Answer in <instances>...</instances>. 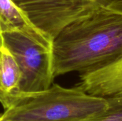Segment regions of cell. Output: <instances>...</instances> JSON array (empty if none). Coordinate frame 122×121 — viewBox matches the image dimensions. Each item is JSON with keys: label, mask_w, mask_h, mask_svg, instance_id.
Returning a JSON list of instances; mask_svg holds the SVG:
<instances>
[{"label": "cell", "mask_w": 122, "mask_h": 121, "mask_svg": "<svg viewBox=\"0 0 122 121\" xmlns=\"http://www.w3.org/2000/svg\"><path fill=\"white\" fill-rule=\"evenodd\" d=\"M54 76H80L107 67L122 57V14L94 3L67 24L52 41Z\"/></svg>", "instance_id": "6da1fadb"}, {"label": "cell", "mask_w": 122, "mask_h": 121, "mask_svg": "<svg viewBox=\"0 0 122 121\" xmlns=\"http://www.w3.org/2000/svg\"><path fill=\"white\" fill-rule=\"evenodd\" d=\"M77 86L94 96L122 98V57L100 70L80 76Z\"/></svg>", "instance_id": "5b68a950"}, {"label": "cell", "mask_w": 122, "mask_h": 121, "mask_svg": "<svg viewBox=\"0 0 122 121\" xmlns=\"http://www.w3.org/2000/svg\"><path fill=\"white\" fill-rule=\"evenodd\" d=\"M0 22L3 31H20L39 44L52 46V42L29 21L11 0H0Z\"/></svg>", "instance_id": "8992f818"}, {"label": "cell", "mask_w": 122, "mask_h": 121, "mask_svg": "<svg viewBox=\"0 0 122 121\" xmlns=\"http://www.w3.org/2000/svg\"><path fill=\"white\" fill-rule=\"evenodd\" d=\"M94 1L95 4L101 6L122 14V0H94Z\"/></svg>", "instance_id": "9c48e42d"}, {"label": "cell", "mask_w": 122, "mask_h": 121, "mask_svg": "<svg viewBox=\"0 0 122 121\" xmlns=\"http://www.w3.org/2000/svg\"><path fill=\"white\" fill-rule=\"evenodd\" d=\"M51 42L67 24L86 12L94 0H11Z\"/></svg>", "instance_id": "277c9868"}, {"label": "cell", "mask_w": 122, "mask_h": 121, "mask_svg": "<svg viewBox=\"0 0 122 121\" xmlns=\"http://www.w3.org/2000/svg\"><path fill=\"white\" fill-rule=\"evenodd\" d=\"M109 101L90 95L77 86L52 84L32 93H20L0 118L8 121H88L104 113Z\"/></svg>", "instance_id": "7a4b0ae2"}, {"label": "cell", "mask_w": 122, "mask_h": 121, "mask_svg": "<svg viewBox=\"0 0 122 121\" xmlns=\"http://www.w3.org/2000/svg\"><path fill=\"white\" fill-rule=\"evenodd\" d=\"M0 121H5V120H3V119H1V118H0Z\"/></svg>", "instance_id": "8fae6325"}, {"label": "cell", "mask_w": 122, "mask_h": 121, "mask_svg": "<svg viewBox=\"0 0 122 121\" xmlns=\"http://www.w3.org/2000/svg\"><path fill=\"white\" fill-rule=\"evenodd\" d=\"M4 46L16 60L21 74L19 91L32 93L45 91L54 79L52 46L36 42L20 31H3Z\"/></svg>", "instance_id": "3957f363"}, {"label": "cell", "mask_w": 122, "mask_h": 121, "mask_svg": "<svg viewBox=\"0 0 122 121\" xmlns=\"http://www.w3.org/2000/svg\"><path fill=\"white\" fill-rule=\"evenodd\" d=\"M21 74L11 53L5 48L0 51V103L4 109L19 93Z\"/></svg>", "instance_id": "52a82bcc"}, {"label": "cell", "mask_w": 122, "mask_h": 121, "mask_svg": "<svg viewBox=\"0 0 122 121\" xmlns=\"http://www.w3.org/2000/svg\"><path fill=\"white\" fill-rule=\"evenodd\" d=\"M109 109L99 117L88 121H122V98L108 99Z\"/></svg>", "instance_id": "ba28073f"}, {"label": "cell", "mask_w": 122, "mask_h": 121, "mask_svg": "<svg viewBox=\"0 0 122 121\" xmlns=\"http://www.w3.org/2000/svg\"><path fill=\"white\" fill-rule=\"evenodd\" d=\"M4 39H3V30L1 27V24L0 22V51L4 48Z\"/></svg>", "instance_id": "30bf717a"}]
</instances>
